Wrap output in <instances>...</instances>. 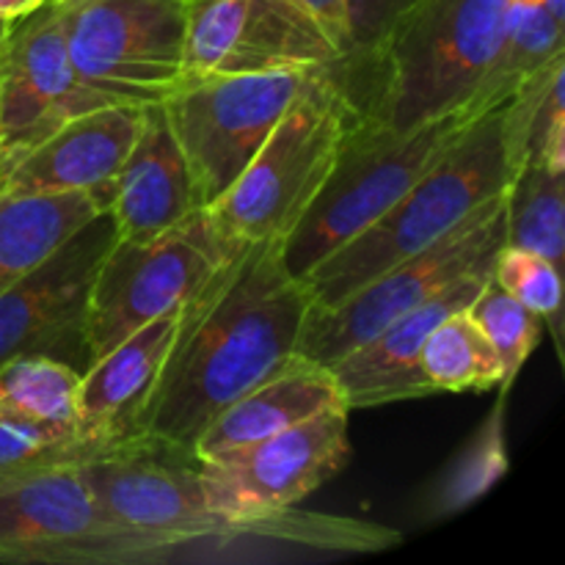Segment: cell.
<instances>
[{
	"label": "cell",
	"instance_id": "cell-17",
	"mask_svg": "<svg viewBox=\"0 0 565 565\" xmlns=\"http://www.w3.org/2000/svg\"><path fill=\"white\" fill-rule=\"evenodd\" d=\"M182 309L149 320L105 351L81 373L77 436L88 445L110 447L138 439V423L174 345Z\"/></svg>",
	"mask_w": 565,
	"mask_h": 565
},
{
	"label": "cell",
	"instance_id": "cell-8",
	"mask_svg": "<svg viewBox=\"0 0 565 565\" xmlns=\"http://www.w3.org/2000/svg\"><path fill=\"white\" fill-rule=\"evenodd\" d=\"M204 210L152 237H121L105 254L88 301V362L160 315L185 307L241 248Z\"/></svg>",
	"mask_w": 565,
	"mask_h": 565
},
{
	"label": "cell",
	"instance_id": "cell-28",
	"mask_svg": "<svg viewBox=\"0 0 565 565\" xmlns=\"http://www.w3.org/2000/svg\"><path fill=\"white\" fill-rule=\"evenodd\" d=\"M491 279H494L502 290L511 292L519 303H524L530 312L539 315L541 323L552 331V340H555L557 353H561V345H563L561 268L533 252L502 246V252L497 254Z\"/></svg>",
	"mask_w": 565,
	"mask_h": 565
},
{
	"label": "cell",
	"instance_id": "cell-26",
	"mask_svg": "<svg viewBox=\"0 0 565 565\" xmlns=\"http://www.w3.org/2000/svg\"><path fill=\"white\" fill-rule=\"evenodd\" d=\"M505 246L524 248L557 268L565 254V174L522 163L505 191Z\"/></svg>",
	"mask_w": 565,
	"mask_h": 565
},
{
	"label": "cell",
	"instance_id": "cell-25",
	"mask_svg": "<svg viewBox=\"0 0 565 565\" xmlns=\"http://www.w3.org/2000/svg\"><path fill=\"white\" fill-rule=\"evenodd\" d=\"M419 367L430 390L439 392H489L502 390L505 367L486 340L469 309H458L441 320L425 340Z\"/></svg>",
	"mask_w": 565,
	"mask_h": 565
},
{
	"label": "cell",
	"instance_id": "cell-27",
	"mask_svg": "<svg viewBox=\"0 0 565 565\" xmlns=\"http://www.w3.org/2000/svg\"><path fill=\"white\" fill-rule=\"evenodd\" d=\"M467 309L497 351L502 367H505V381H502L500 392H511L513 381L539 345L544 323H541L539 315L519 303L511 292L502 290L494 279L486 281L483 290Z\"/></svg>",
	"mask_w": 565,
	"mask_h": 565
},
{
	"label": "cell",
	"instance_id": "cell-10",
	"mask_svg": "<svg viewBox=\"0 0 565 565\" xmlns=\"http://www.w3.org/2000/svg\"><path fill=\"white\" fill-rule=\"evenodd\" d=\"M72 61L97 86L158 103L185 75L188 0H61Z\"/></svg>",
	"mask_w": 565,
	"mask_h": 565
},
{
	"label": "cell",
	"instance_id": "cell-18",
	"mask_svg": "<svg viewBox=\"0 0 565 565\" xmlns=\"http://www.w3.org/2000/svg\"><path fill=\"white\" fill-rule=\"evenodd\" d=\"M121 237H152L196 213L191 171L160 103L143 105L141 130L114 180L97 196Z\"/></svg>",
	"mask_w": 565,
	"mask_h": 565
},
{
	"label": "cell",
	"instance_id": "cell-16",
	"mask_svg": "<svg viewBox=\"0 0 565 565\" xmlns=\"http://www.w3.org/2000/svg\"><path fill=\"white\" fill-rule=\"evenodd\" d=\"M489 279L491 276H472V279L458 281L456 287L401 315L379 334L329 364L348 412L436 395L419 367L425 340L441 320L450 318L458 309H467Z\"/></svg>",
	"mask_w": 565,
	"mask_h": 565
},
{
	"label": "cell",
	"instance_id": "cell-33",
	"mask_svg": "<svg viewBox=\"0 0 565 565\" xmlns=\"http://www.w3.org/2000/svg\"><path fill=\"white\" fill-rule=\"evenodd\" d=\"M9 31H11V22L0 20V53H3V44H6V39H9Z\"/></svg>",
	"mask_w": 565,
	"mask_h": 565
},
{
	"label": "cell",
	"instance_id": "cell-3",
	"mask_svg": "<svg viewBox=\"0 0 565 565\" xmlns=\"http://www.w3.org/2000/svg\"><path fill=\"white\" fill-rule=\"evenodd\" d=\"M505 9L508 0H414L381 47L364 110L401 132L472 110L500 53Z\"/></svg>",
	"mask_w": 565,
	"mask_h": 565
},
{
	"label": "cell",
	"instance_id": "cell-9",
	"mask_svg": "<svg viewBox=\"0 0 565 565\" xmlns=\"http://www.w3.org/2000/svg\"><path fill=\"white\" fill-rule=\"evenodd\" d=\"M312 70H274L252 75L185 72L158 99L191 171L199 207L213 204L241 177Z\"/></svg>",
	"mask_w": 565,
	"mask_h": 565
},
{
	"label": "cell",
	"instance_id": "cell-12",
	"mask_svg": "<svg viewBox=\"0 0 565 565\" xmlns=\"http://www.w3.org/2000/svg\"><path fill=\"white\" fill-rule=\"evenodd\" d=\"M116 235L110 213L99 210L0 292V364L17 356H50L81 373L88 367V301Z\"/></svg>",
	"mask_w": 565,
	"mask_h": 565
},
{
	"label": "cell",
	"instance_id": "cell-30",
	"mask_svg": "<svg viewBox=\"0 0 565 565\" xmlns=\"http://www.w3.org/2000/svg\"><path fill=\"white\" fill-rule=\"evenodd\" d=\"M94 450L99 447L77 436H53L0 419V475L47 467V463H77Z\"/></svg>",
	"mask_w": 565,
	"mask_h": 565
},
{
	"label": "cell",
	"instance_id": "cell-22",
	"mask_svg": "<svg viewBox=\"0 0 565 565\" xmlns=\"http://www.w3.org/2000/svg\"><path fill=\"white\" fill-rule=\"evenodd\" d=\"M565 55L524 81L502 105L508 158L513 174L522 163H541L565 174Z\"/></svg>",
	"mask_w": 565,
	"mask_h": 565
},
{
	"label": "cell",
	"instance_id": "cell-6",
	"mask_svg": "<svg viewBox=\"0 0 565 565\" xmlns=\"http://www.w3.org/2000/svg\"><path fill=\"white\" fill-rule=\"evenodd\" d=\"M182 561L169 541L110 516L75 463L0 475V563L158 565Z\"/></svg>",
	"mask_w": 565,
	"mask_h": 565
},
{
	"label": "cell",
	"instance_id": "cell-7",
	"mask_svg": "<svg viewBox=\"0 0 565 565\" xmlns=\"http://www.w3.org/2000/svg\"><path fill=\"white\" fill-rule=\"evenodd\" d=\"M505 246V193L480 207L472 218L434 246L401 259L331 307L312 303L298 337V353L334 364L401 315L423 307L439 292L472 276H491Z\"/></svg>",
	"mask_w": 565,
	"mask_h": 565
},
{
	"label": "cell",
	"instance_id": "cell-13",
	"mask_svg": "<svg viewBox=\"0 0 565 565\" xmlns=\"http://www.w3.org/2000/svg\"><path fill=\"white\" fill-rule=\"evenodd\" d=\"M136 103L81 75L55 0L11 22L0 53V160L31 149L72 116Z\"/></svg>",
	"mask_w": 565,
	"mask_h": 565
},
{
	"label": "cell",
	"instance_id": "cell-1",
	"mask_svg": "<svg viewBox=\"0 0 565 565\" xmlns=\"http://www.w3.org/2000/svg\"><path fill=\"white\" fill-rule=\"evenodd\" d=\"M312 303L281 241L243 243L182 307L138 436L193 456L213 417L296 356Z\"/></svg>",
	"mask_w": 565,
	"mask_h": 565
},
{
	"label": "cell",
	"instance_id": "cell-23",
	"mask_svg": "<svg viewBox=\"0 0 565 565\" xmlns=\"http://www.w3.org/2000/svg\"><path fill=\"white\" fill-rule=\"evenodd\" d=\"M563 33V22L546 6L508 0L500 53L475 94V114H489L505 105L524 81L565 55Z\"/></svg>",
	"mask_w": 565,
	"mask_h": 565
},
{
	"label": "cell",
	"instance_id": "cell-15",
	"mask_svg": "<svg viewBox=\"0 0 565 565\" xmlns=\"http://www.w3.org/2000/svg\"><path fill=\"white\" fill-rule=\"evenodd\" d=\"M143 105L116 103L72 116L22 154L0 160V188L17 193H88L97 202L136 143Z\"/></svg>",
	"mask_w": 565,
	"mask_h": 565
},
{
	"label": "cell",
	"instance_id": "cell-32",
	"mask_svg": "<svg viewBox=\"0 0 565 565\" xmlns=\"http://www.w3.org/2000/svg\"><path fill=\"white\" fill-rule=\"evenodd\" d=\"M47 0H0V20H20V17L31 14L39 6H44Z\"/></svg>",
	"mask_w": 565,
	"mask_h": 565
},
{
	"label": "cell",
	"instance_id": "cell-21",
	"mask_svg": "<svg viewBox=\"0 0 565 565\" xmlns=\"http://www.w3.org/2000/svg\"><path fill=\"white\" fill-rule=\"evenodd\" d=\"M77 386L81 370L61 359H9L0 364V419L53 436H77Z\"/></svg>",
	"mask_w": 565,
	"mask_h": 565
},
{
	"label": "cell",
	"instance_id": "cell-14",
	"mask_svg": "<svg viewBox=\"0 0 565 565\" xmlns=\"http://www.w3.org/2000/svg\"><path fill=\"white\" fill-rule=\"evenodd\" d=\"M342 64L340 44L298 0H188L185 72L252 75Z\"/></svg>",
	"mask_w": 565,
	"mask_h": 565
},
{
	"label": "cell",
	"instance_id": "cell-11",
	"mask_svg": "<svg viewBox=\"0 0 565 565\" xmlns=\"http://www.w3.org/2000/svg\"><path fill=\"white\" fill-rule=\"evenodd\" d=\"M348 417V408H329L268 439L196 461L210 511L246 524L298 508L345 467Z\"/></svg>",
	"mask_w": 565,
	"mask_h": 565
},
{
	"label": "cell",
	"instance_id": "cell-19",
	"mask_svg": "<svg viewBox=\"0 0 565 565\" xmlns=\"http://www.w3.org/2000/svg\"><path fill=\"white\" fill-rule=\"evenodd\" d=\"M329 408H348L334 373L296 353L285 367L243 392L213 417L193 445V458L210 461L241 450Z\"/></svg>",
	"mask_w": 565,
	"mask_h": 565
},
{
	"label": "cell",
	"instance_id": "cell-34",
	"mask_svg": "<svg viewBox=\"0 0 565 565\" xmlns=\"http://www.w3.org/2000/svg\"><path fill=\"white\" fill-rule=\"evenodd\" d=\"M55 3H61V0H55Z\"/></svg>",
	"mask_w": 565,
	"mask_h": 565
},
{
	"label": "cell",
	"instance_id": "cell-29",
	"mask_svg": "<svg viewBox=\"0 0 565 565\" xmlns=\"http://www.w3.org/2000/svg\"><path fill=\"white\" fill-rule=\"evenodd\" d=\"M414 0H345V53L342 75L359 70H375L381 47L390 36L397 17Z\"/></svg>",
	"mask_w": 565,
	"mask_h": 565
},
{
	"label": "cell",
	"instance_id": "cell-31",
	"mask_svg": "<svg viewBox=\"0 0 565 565\" xmlns=\"http://www.w3.org/2000/svg\"><path fill=\"white\" fill-rule=\"evenodd\" d=\"M298 3L307 6L318 17L320 25L331 33V39L345 53V0H298Z\"/></svg>",
	"mask_w": 565,
	"mask_h": 565
},
{
	"label": "cell",
	"instance_id": "cell-2",
	"mask_svg": "<svg viewBox=\"0 0 565 565\" xmlns=\"http://www.w3.org/2000/svg\"><path fill=\"white\" fill-rule=\"evenodd\" d=\"M511 180L513 166L500 105L478 116L439 163L425 171L379 221L303 276L315 303L331 307L401 259L434 246L480 207L502 196Z\"/></svg>",
	"mask_w": 565,
	"mask_h": 565
},
{
	"label": "cell",
	"instance_id": "cell-4",
	"mask_svg": "<svg viewBox=\"0 0 565 565\" xmlns=\"http://www.w3.org/2000/svg\"><path fill=\"white\" fill-rule=\"evenodd\" d=\"M359 110L342 64L320 66L241 177L202 210L237 243L285 241L318 196Z\"/></svg>",
	"mask_w": 565,
	"mask_h": 565
},
{
	"label": "cell",
	"instance_id": "cell-24",
	"mask_svg": "<svg viewBox=\"0 0 565 565\" xmlns=\"http://www.w3.org/2000/svg\"><path fill=\"white\" fill-rule=\"evenodd\" d=\"M508 392H500V403L491 408L467 445L436 475L428 494L419 502L425 522H445L472 508L489 494L508 472V434H505Z\"/></svg>",
	"mask_w": 565,
	"mask_h": 565
},
{
	"label": "cell",
	"instance_id": "cell-20",
	"mask_svg": "<svg viewBox=\"0 0 565 565\" xmlns=\"http://www.w3.org/2000/svg\"><path fill=\"white\" fill-rule=\"evenodd\" d=\"M97 213V202L88 193H17L0 188V292Z\"/></svg>",
	"mask_w": 565,
	"mask_h": 565
},
{
	"label": "cell",
	"instance_id": "cell-5",
	"mask_svg": "<svg viewBox=\"0 0 565 565\" xmlns=\"http://www.w3.org/2000/svg\"><path fill=\"white\" fill-rule=\"evenodd\" d=\"M475 119L478 114L461 110L401 132L364 108L359 110L318 196L281 241L290 274L303 279L320 259L379 221L425 171L439 163Z\"/></svg>",
	"mask_w": 565,
	"mask_h": 565
}]
</instances>
